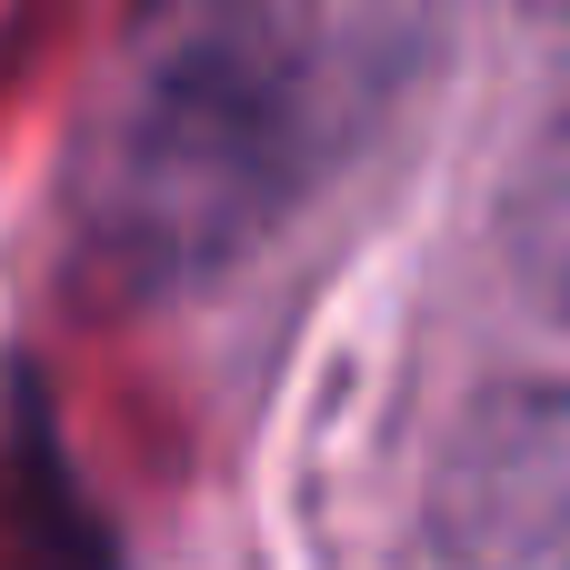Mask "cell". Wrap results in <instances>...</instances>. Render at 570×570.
<instances>
[{"instance_id": "cell-1", "label": "cell", "mask_w": 570, "mask_h": 570, "mask_svg": "<svg viewBox=\"0 0 570 570\" xmlns=\"http://www.w3.org/2000/svg\"><path fill=\"white\" fill-rule=\"evenodd\" d=\"M391 0H150L80 140V230L160 271L230 261L381 90Z\"/></svg>"}, {"instance_id": "cell-2", "label": "cell", "mask_w": 570, "mask_h": 570, "mask_svg": "<svg viewBox=\"0 0 570 570\" xmlns=\"http://www.w3.org/2000/svg\"><path fill=\"white\" fill-rule=\"evenodd\" d=\"M431 521L451 570H570V381L491 391L461 421Z\"/></svg>"}, {"instance_id": "cell-3", "label": "cell", "mask_w": 570, "mask_h": 570, "mask_svg": "<svg viewBox=\"0 0 570 570\" xmlns=\"http://www.w3.org/2000/svg\"><path fill=\"white\" fill-rule=\"evenodd\" d=\"M501 261L521 281L531 311H551L570 331V80L551 90V110L531 120L511 190H501Z\"/></svg>"}]
</instances>
